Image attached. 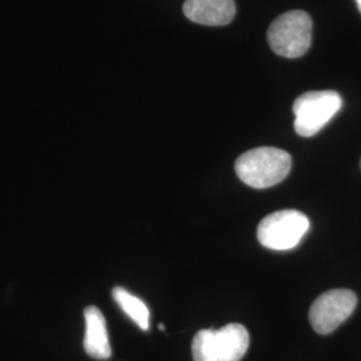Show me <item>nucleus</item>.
Here are the masks:
<instances>
[{
	"instance_id": "9d476101",
	"label": "nucleus",
	"mask_w": 361,
	"mask_h": 361,
	"mask_svg": "<svg viewBox=\"0 0 361 361\" xmlns=\"http://www.w3.org/2000/svg\"><path fill=\"white\" fill-rule=\"evenodd\" d=\"M192 353L194 361H219L216 331L202 329L194 336Z\"/></svg>"
},
{
	"instance_id": "6e6552de",
	"label": "nucleus",
	"mask_w": 361,
	"mask_h": 361,
	"mask_svg": "<svg viewBox=\"0 0 361 361\" xmlns=\"http://www.w3.org/2000/svg\"><path fill=\"white\" fill-rule=\"evenodd\" d=\"M219 361H241L245 356L250 337L244 325L232 323L216 331Z\"/></svg>"
},
{
	"instance_id": "f257e3e1",
	"label": "nucleus",
	"mask_w": 361,
	"mask_h": 361,
	"mask_svg": "<svg viewBox=\"0 0 361 361\" xmlns=\"http://www.w3.org/2000/svg\"><path fill=\"white\" fill-rule=\"evenodd\" d=\"M290 169L292 157L277 147L252 149L235 161L240 180L255 189H267L283 182Z\"/></svg>"
},
{
	"instance_id": "39448f33",
	"label": "nucleus",
	"mask_w": 361,
	"mask_h": 361,
	"mask_svg": "<svg viewBox=\"0 0 361 361\" xmlns=\"http://www.w3.org/2000/svg\"><path fill=\"white\" fill-rule=\"evenodd\" d=\"M357 305V297L349 289H332L317 297L310 310V322L320 335L336 331Z\"/></svg>"
},
{
	"instance_id": "f03ea898",
	"label": "nucleus",
	"mask_w": 361,
	"mask_h": 361,
	"mask_svg": "<svg viewBox=\"0 0 361 361\" xmlns=\"http://www.w3.org/2000/svg\"><path fill=\"white\" fill-rule=\"evenodd\" d=\"M312 28L308 13L300 10L283 13L273 20L268 30L269 46L284 58H300L310 50Z\"/></svg>"
},
{
	"instance_id": "9b49d317",
	"label": "nucleus",
	"mask_w": 361,
	"mask_h": 361,
	"mask_svg": "<svg viewBox=\"0 0 361 361\" xmlns=\"http://www.w3.org/2000/svg\"><path fill=\"white\" fill-rule=\"evenodd\" d=\"M356 3H357V6H359V10H360L361 13V0H356Z\"/></svg>"
},
{
	"instance_id": "0eeeda50",
	"label": "nucleus",
	"mask_w": 361,
	"mask_h": 361,
	"mask_svg": "<svg viewBox=\"0 0 361 361\" xmlns=\"http://www.w3.org/2000/svg\"><path fill=\"white\" fill-rule=\"evenodd\" d=\"M86 334H85V350L97 360H106L111 356V347L107 335V326L102 312L97 307H87L85 310Z\"/></svg>"
},
{
	"instance_id": "423d86ee",
	"label": "nucleus",
	"mask_w": 361,
	"mask_h": 361,
	"mask_svg": "<svg viewBox=\"0 0 361 361\" xmlns=\"http://www.w3.org/2000/svg\"><path fill=\"white\" fill-rule=\"evenodd\" d=\"M183 13L194 23L226 26L235 15L234 0H186Z\"/></svg>"
},
{
	"instance_id": "7ed1b4c3",
	"label": "nucleus",
	"mask_w": 361,
	"mask_h": 361,
	"mask_svg": "<svg viewBox=\"0 0 361 361\" xmlns=\"http://www.w3.org/2000/svg\"><path fill=\"white\" fill-rule=\"evenodd\" d=\"M343 99L332 90L308 91L293 104L295 130L301 137H313L338 113Z\"/></svg>"
},
{
	"instance_id": "1a4fd4ad",
	"label": "nucleus",
	"mask_w": 361,
	"mask_h": 361,
	"mask_svg": "<svg viewBox=\"0 0 361 361\" xmlns=\"http://www.w3.org/2000/svg\"><path fill=\"white\" fill-rule=\"evenodd\" d=\"M113 297L116 304L121 307L130 319L137 324L143 331H147L150 326V312L141 298L131 295L129 290L116 286L113 289Z\"/></svg>"
},
{
	"instance_id": "20e7f679",
	"label": "nucleus",
	"mask_w": 361,
	"mask_h": 361,
	"mask_svg": "<svg viewBox=\"0 0 361 361\" xmlns=\"http://www.w3.org/2000/svg\"><path fill=\"white\" fill-rule=\"evenodd\" d=\"M310 226V219L304 213L292 209L279 210L259 222L258 241L271 250H289L301 243Z\"/></svg>"
}]
</instances>
